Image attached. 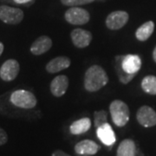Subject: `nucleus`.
<instances>
[{
  "instance_id": "20",
  "label": "nucleus",
  "mask_w": 156,
  "mask_h": 156,
  "mask_svg": "<svg viewBox=\"0 0 156 156\" xmlns=\"http://www.w3.org/2000/svg\"><path fill=\"white\" fill-rule=\"evenodd\" d=\"M108 122V112L105 110H99L94 113V123L96 128Z\"/></svg>"
},
{
  "instance_id": "1",
  "label": "nucleus",
  "mask_w": 156,
  "mask_h": 156,
  "mask_svg": "<svg viewBox=\"0 0 156 156\" xmlns=\"http://www.w3.org/2000/svg\"><path fill=\"white\" fill-rule=\"evenodd\" d=\"M108 83V76L103 68L94 64L87 69L84 75V88L89 92H96Z\"/></svg>"
},
{
  "instance_id": "9",
  "label": "nucleus",
  "mask_w": 156,
  "mask_h": 156,
  "mask_svg": "<svg viewBox=\"0 0 156 156\" xmlns=\"http://www.w3.org/2000/svg\"><path fill=\"white\" fill-rule=\"evenodd\" d=\"M138 122L144 128H151L156 125V112L147 105L141 106L136 113Z\"/></svg>"
},
{
  "instance_id": "8",
  "label": "nucleus",
  "mask_w": 156,
  "mask_h": 156,
  "mask_svg": "<svg viewBox=\"0 0 156 156\" xmlns=\"http://www.w3.org/2000/svg\"><path fill=\"white\" fill-rule=\"evenodd\" d=\"M19 71V62L16 59H8L0 67V78L5 82H11L17 78Z\"/></svg>"
},
{
  "instance_id": "18",
  "label": "nucleus",
  "mask_w": 156,
  "mask_h": 156,
  "mask_svg": "<svg viewBox=\"0 0 156 156\" xmlns=\"http://www.w3.org/2000/svg\"><path fill=\"white\" fill-rule=\"evenodd\" d=\"M154 30V23L153 21H147L141 24L136 30L135 37L140 42H145L152 36Z\"/></svg>"
},
{
  "instance_id": "16",
  "label": "nucleus",
  "mask_w": 156,
  "mask_h": 156,
  "mask_svg": "<svg viewBox=\"0 0 156 156\" xmlns=\"http://www.w3.org/2000/svg\"><path fill=\"white\" fill-rule=\"evenodd\" d=\"M90 128H91V120L88 117H85L79 119L77 121H75L70 125L69 131L74 135H79L88 132Z\"/></svg>"
},
{
  "instance_id": "10",
  "label": "nucleus",
  "mask_w": 156,
  "mask_h": 156,
  "mask_svg": "<svg viewBox=\"0 0 156 156\" xmlns=\"http://www.w3.org/2000/svg\"><path fill=\"white\" fill-rule=\"evenodd\" d=\"M92 33L84 29H75L70 33V38L73 44L79 49L88 47L92 41Z\"/></svg>"
},
{
  "instance_id": "13",
  "label": "nucleus",
  "mask_w": 156,
  "mask_h": 156,
  "mask_svg": "<svg viewBox=\"0 0 156 156\" xmlns=\"http://www.w3.org/2000/svg\"><path fill=\"white\" fill-rule=\"evenodd\" d=\"M98 139L106 146H112L116 141V137L110 124L107 122L96 128Z\"/></svg>"
},
{
  "instance_id": "7",
  "label": "nucleus",
  "mask_w": 156,
  "mask_h": 156,
  "mask_svg": "<svg viewBox=\"0 0 156 156\" xmlns=\"http://www.w3.org/2000/svg\"><path fill=\"white\" fill-rule=\"evenodd\" d=\"M129 19V15L127 11H115L108 15L106 18L107 28L112 30H117L123 28Z\"/></svg>"
},
{
  "instance_id": "21",
  "label": "nucleus",
  "mask_w": 156,
  "mask_h": 156,
  "mask_svg": "<svg viewBox=\"0 0 156 156\" xmlns=\"http://www.w3.org/2000/svg\"><path fill=\"white\" fill-rule=\"evenodd\" d=\"M95 0H61L62 4L65 6L74 7V6H80L88 5L93 3Z\"/></svg>"
},
{
  "instance_id": "22",
  "label": "nucleus",
  "mask_w": 156,
  "mask_h": 156,
  "mask_svg": "<svg viewBox=\"0 0 156 156\" xmlns=\"http://www.w3.org/2000/svg\"><path fill=\"white\" fill-rule=\"evenodd\" d=\"M8 141V134L0 127V146L5 145Z\"/></svg>"
},
{
  "instance_id": "15",
  "label": "nucleus",
  "mask_w": 156,
  "mask_h": 156,
  "mask_svg": "<svg viewBox=\"0 0 156 156\" xmlns=\"http://www.w3.org/2000/svg\"><path fill=\"white\" fill-rule=\"evenodd\" d=\"M99 149V145L91 140H81L75 146V152L79 155H95Z\"/></svg>"
},
{
  "instance_id": "4",
  "label": "nucleus",
  "mask_w": 156,
  "mask_h": 156,
  "mask_svg": "<svg viewBox=\"0 0 156 156\" xmlns=\"http://www.w3.org/2000/svg\"><path fill=\"white\" fill-rule=\"evenodd\" d=\"M11 102L17 108L30 109L36 107L37 100L32 92L19 89L14 91L11 95Z\"/></svg>"
},
{
  "instance_id": "11",
  "label": "nucleus",
  "mask_w": 156,
  "mask_h": 156,
  "mask_svg": "<svg viewBox=\"0 0 156 156\" xmlns=\"http://www.w3.org/2000/svg\"><path fill=\"white\" fill-rule=\"evenodd\" d=\"M69 78L65 75H60L54 78L50 83V92L56 97H62L67 92L69 88Z\"/></svg>"
},
{
  "instance_id": "24",
  "label": "nucleus",
  "mask_w": 156,
  "mask_h": 156,
  "mask_svg": "<svg viewBox=\"0 0 156 156\" xmlns=\"http://www.w3.org/2000/svg\"><path fill=\"white\" fill-rule=\"evenodd\" d=\"M30 1H31V0H14V2L17 4H26Z\"/></svg>"
},
{
  "instance_id": "3",
  "label": "nucleus",
  "mask_w": 156,
  "mask_h": 156,
  "mask_svg": "<svg viewBox=\"0 0 156 156\" xmlns=\"http://www.w3.org/2000/svg\"><path fill=\"white\" fill-rule=\"evenodd\" d=\"M109 112L115 125L122 128L127 125L130 117L129 108L122 100H115L109 105Z\"/></svg>"
},
{
  "instance_id": "17",
  "label": "nucleus",
  "mask_w": 156,
  "mask_h": 156,
  "mask_svg": "<svg viewBox=\"0 0 156 156\" xmlns=\"http://www.w3.org/2000/svg\"><path fill=\"white\" fill-rule=\"evenodd\" d=\"M136 146L134 140L125 139L119 144L116 151V156H135Z\"/></svg>"
},
{
  "instance_id": "19",
  "label": "nucleus",
  "mask_w": 156,
  "mask_h": 156,
  "mask_svg": "<svg viewBox=\"0 0 156 156\" xmlns=\"http://www.w3.org/2000/svg\"><path fill=\"white\" fill-rule=\"evenodd\" d=\"M142 90L152 95H156V76H147L141 81Z\"/></svg>"
},
{
  "instance_id": "6",
  "label": "nucleus",
  "mask_w": 156,
  "mask_h": 156,
  "mask_svg": "<svg viewBox=\"0 0 156 156\" xmlns=\"http://www.w3.org/2000/svg\"><path fill=\"white\" fill-rule=\"evenodd\" d=\"M23 17L24 13L19 8L8 5L0 6V20L6 24H18L22 22Z\"/></svg>"
},
{
  "instance_id": "14",
  "label": "nucleus",
  "mask_w": 156,
  "mask_h": 156,
  "mask_svg": "<svg viewBox=\"0 0 156 156\" xmlns=\"http://www.w3.org/2000/svg\"><path fill=\"white\" fill-rule=\"evenodd\" d=\"M70 59L65 56H56L55 58L51 59L45 66L46 70L48 71V73L50 74H55V73H58L68 68L70 66Z\"/></svg>"
},
{
  "instance_id": "2",
  "label": "nucleus",
  "mask_w": 156,
  "mask_h": 156,
  "mask_svg": "<svg viewBox=\"0 0 156 156\" xmlns=\"http://www.w3.org/2000/svg\"><path fill=\"white\" fill-rule=\"evenodd\" d=\"M121 70L122 74L118 75L122 83H129L141 68V60L138 55H126L121 59Z\"/></svg>"
},
{
  "instance_id": "25",
  "label": "nucleus",
  "mask_w": 156,
  "mask_h": 156,
  "mask_svg": "<svg viewBox=\"0 0 156 156\" xmlns=\"http://www.w3.org/2000/svg\"><path fill=\"white\" fill-rule=\"evenodd\" d=\"M4 50H5V45H4V44L2 42H0V56L3 54Z\"/></svg>"
},
{
  "instance_id": "5",
  "label": "nucleus",
  "mask_w": 156,
  "mask_h": 156,
  "mask_svg": "<svg viewBox=\"0 0 156 156\" xmlns=\"http://www.w3.org/2000/svg\"><path fill=\"white\" fill-rule=\"evenodd\" d=\"M64 18L69 23L73 25H83L90 20V14L83 8L74 6L65 11Z\"/></svg>"
},
{
  "instance_id": "23",
  "label": "nucleus",
  "mask_w": 156,
  "mask_h": 156,
  "mask_svg": "<svg viewBox=\"0 0 156 156\" xmlns=\"http://www.w3.org/2000/svg\"><path fill=\"white\" fill-rule=\"evenodd\" d=\"M51 156H70L69 154H66L65 152L62 150H56L55 152L52 153V155Z\"/></svg>"
},
{
  "instance_id": "26",
  "label": "nucleus",
  "mask_w": 156,
  "mask_h": 156,
  "mask_svg": "<svg viewBox=\"0 0 156 156\" xmlns=\"http://www.w3.org/2000/svg\"><path fill=\"white\" fill-rule=\"evenodd\" d=\"M153 58H154V61L156 62V46L154 48V50L153 51Z\"/></svg>"
},
{
  "instance_id": "12",
  "label": "nucleus",
  "mask_w": 156,
  "mask_h": 156,
  "mask_svg": "<svg viewBox=\"0 0 156 156\" xmlns=\"http://www.w3.org/2000/svg\"><path fill=\"white\" fill-rule=\"evenodd\" d=\"M52 40L48 36H40L32 43L30 46V52L34 56H41L48 52L52 47Z\"/></svg>"
}]
</instances>
